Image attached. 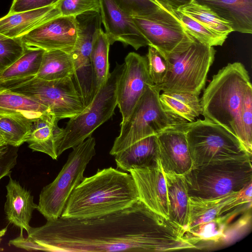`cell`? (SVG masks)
<instances>
[{"label": "cell", "instance_id": "cell-4", "mask_svg": "<svg viewBox=\"0 0 252 252\" xmlns=\"http://www.w3.org/2000/svg\"><path fill=\"white\" fill-rule=\"evenodd\" d=\"M184 176L190 197L211 199L238 192L252 182V157L192 167Z\"/></svg>", "mask_w": 252, "mask_h": 252}, {"label": "cell", "instance_id": "cell-24", "mask_svg": "<svg viewBox=\"0 0 252 252\" xmlns=\"http://www.w3.org/2000/svg\"><path fill=\"white\" fill-rule=\"evenodd\" d=\"M168 203V219L184 229L187 227L189 197L184 175L164 172Z\"/></svg>", "mask_w": 252, "mask_h": 252}, {"label": "cell", "instance_id": "cell-41", "mask_svg": "<svg viewBox=\"0 0 252 252\" xmlns=\"http://www.w3.org/2000/svg\"><path fill=\"white\" fill-rule=\"evenodd\" d=\"M7 231V228H4L1 230H0V243L2 240V237L5 234L6 232ZM3 249L0 247V252L2 251Z\"/></svg>", "mask_w": 252, "mask_h": 252}, {"label": "cell", "instance_id": "cell-18", "mask_svg": "<svg viewBox=\"0 0 252 252\" xmlns=\"http://www.w3.org/2000/svg\"><path fill=\"white\" fill-rule=\"evenodd\" d=\"M60 15L56 4L29 11L7 13L0 18V33L10 37H20Z\"/></svg>", "mask_w": 252, "mask_h": 252}, {"label": "cell", "instance_id": "cell-19", "mask_svg": "<svg viewBox=\"0 0 252 252\" xmlns=\"http://www.w3.org/2000/svg\"><path fill=\"white\" fill-rule=\"evenodd\" d=\"M6 188V200L4 208L6 218L10 222L27 231L31 227L29 223L33 211L37 209V204L33 202L31 192L10 176Z\"/></svg>", "mask_w": 252, "mask_h": 252}, {"label": "cell", "instance_id": "cell-5", "mask_svg": "<svg viewBox=\"0 0 252 252\" xmlns=\"http://www.w3.org/2000/svg\"><path fill=\"white\" fill-rule=\"evenodd\" d=\"M124 63H117L110 73L106 85L84 110L70 118L64 128H61L56 141L57 156L65 150L77 146L100 126L111 118L117 106V84Z\"/></svg>", "mask_w": 252, "mask_h": 252}, {"label": "cell", "instance_id": "cell-26", "mask_svg": "<svg viewBox=\"0 0 252 252\" xmlns=\"http://www.w3.org/2000/svg\"><path fill=\"white\" fill-rule=\"evenodd\" d=\"M159 100L168 113L187 122H192L202 114L199 95L182 92H163Z\"/></svg>", "mask_w": 252, "mask_h": 252}, {"label": "cell", "instance_id": "cell-15", "mask_svg": "<svg viewBox=\"0 0 252 252\" xmlns=\"http://www.w3.org/2000/svg\"><path fill=\"white\" fill-rule=\"evenodd\" d=\"M98 0L101 23L110 45L119 41L135 50L149 45L132 17L121 9L115 0Z\"/></svg>", "mask_w": 252, "mask_h": 252}, {"label": "cell", "instance_id": "cell-12", "mask_svg": "<svg viewBox=\"0 0 252 252\" xmlns=\"http://www.w3.org/2000/svg\"><path fill=\"white\" fill-rule=\"evenodd\" d=\"M154 85L148 71L147 59L130 52L125 59L124 67L117 87V102L126 121L146 88Z\"/></svg>", "mask_w": 252, "mask_h": 252}, {"label": "cell", "instance_id": "cell-9", "mask_svg": "<svg viewBox=\"0 0 252 252\" xmlns=\"http://www.w3.org/2000/svg\"><path fill=\"white\" fill-rule=\"evenodd\" d=\"M95 146V139L91 136L74 147L55 180L42 189L37 210L47 220L61 217L70 195L84 179L86 166L96 154Z\"/></svg>", "mask_w": 252, "mask_h": 252}, {"label": "cell", "instance_id": "cell-16", "mask_svg": "<svg viewBox=\"0 0 252 252\" xmlns=\"http://www.w3.org/2000/svg\"><path fill=\"white\" fill-rule=\"evenodd\" d=\"M128 172L134 181L139 200L151 210L168 219L166 181L159 159Z\"/></svg>", "mask_w": 252, "mask_h": 252}, {"label": "cell", "instance_id": "cell-31", "mask_svg": "<svg viewBox=\"0 0 252 252\" xmlns=\"http://www.w3.org/2000/svg\"><path fill=\"white\" fill-rule=\"evenodd\" d=\"M175 11L187 32L200 42L213 47L221 46L227 38V36L217 33L180 11Z\"/></svg>", "mask_w": 252, "mask_h": 252}, {"label": "cell", "instance_id": "cell-23", "mask_svg": "<svg viewBox=\"0 0 252 252\" xmlns=\"http://www.w3.org/2000/svg\"><path fill=\"white\" fill-rule=\"evenodd\" d=\"M45 51L26 45L23 54L0 73V87L8 88L35 77Z\"/></svg>", "mask_w": 252, "mask_h": 252}, {"label": "cell", "instance_id": "cell-7", "mask_svg": "<svg viewBox=\"0 0 252 252\" xmlns=\"http://www.w3.org/2000/svg\"><path fill=\"white\" fill-rule=\"evenodd\" d=\"M160 92L155 85L146 88L128 119L121 122L120 134L114 141L111 155L114 156L136 141L187 122L163 109L159 100Z\"/></svg>", "mask_w": 252, "mask_h": 252}, {"label": "cell", "instance_id": "cell-42", "mask_svg": "<svg viewBox=\"0 0 252 252\" xmlns=\"http://www.w3.org/2000/svg\"><path fill=\"white\" fill-rule=\"evenodd\" d=\"M6 144L4 138L0 133V147Z\"/></svg>", "mask_w": 252, "mask_h": 252}, {"label": "cell", "instance_id": "cell-17", "mask_svg": "<svg viewBox=\"0 0 252 252\" xmlns=\"http://www.w3.org/2000/svg\"><path fill=\"white\" fill-rule=\"evenodd\" d=\"M239 192L211 199L189 197V218L185 229L187 238L194 245L200 234L223 214V207Z\"/></svg>", "mask_w": 252, "mask_h": 252}, {"label": "cell", "instance_id": "cell-2", "mask_svg": "<svg viewBox=\"0 0 252 252\" xmlns=\"http://www.w3.org/2000/svg\"><path fill=\"white\" fill-rule=\"evenodd\" d=\"M139 200L130 173L110 167L84 177L73 190L61 215L65 219L98 217L127 208Z\"/></svg>", "mask_w": 252, "mask_h": 252}, {"label": "cell", "instance_id": "cell-11", "mask_svg": "<svg viewBox=\"0 0 252 252\" xmlns=\"http://www.w3.org/2000/svg\"><path fill=\"white\" fill-rule=\"evenodd\" d=\"M132 18L149 45L156 48L164 58L185 51L194 41L175 10L163 7L148 16Z\"/></svg>", "mask_w": 252, "mask_h": 252}, {"label": "cell", "instance_id": "cell-25", "mask_svg": "<svg viewBox=\"0 0 252 252\" xmlns=\"http://www.w3.org/2000/svg\"><path fill=\"white\" fill-rule=\"evenodd\" d=\"M110 45L106 33L102 29H99L95 35L91 53L92 70L91 102L106 85L109 77Z\"/></svg>", "mask_w": 252, "mask_h": 252}, {"label": "cell", "instance_id": "cell-29", "mask_svg": "<svg viewBox=\"0 0 252 252\" xmlns=\"http://www.w3.org/2000/svg\"><path fill=\"white\" fill-rule=\"evenodd\" d=\"M0 110L21 113L33 118L51 113L47 107L35 99L2 87H0Z\"/></svg>", "mask_w": 252, "mask_h": 252}, {"label": "cell", "instance_id": "cell-8", "mask_svg": "<svg viewBox=\"0 0 252 252\" xmlns=\"http://www.w3.org/2000/svg\"><path fill=\"white\" fill-rule=\"evenodd\" d=\"M216 50L196 39L185 51L165 58L167 71L164 81L156 85L163 92H182L199 95L204 89Z\"/></svg>", "mask_w": 252, "mask_h": 252}, {"label": "cell", "instance_id": "cell-39", "mask_svg": "<svg viewBox=\"0 0 252 252\" xmlns=\"http://www.w3.org/2000/svg\"><path fill=\"white\" fill-rule=\"evenodd\" d=\"M23 230L21 229V233L18 237L10 240L9 241V245L13 246L17 248L22 249L28 251H46V249L44 246L37 243L29 237H24Z\"/></svg>", "mask_w": 252, "mask_h": 252}, {"label": "cell", "instance_id": "cell-10", "mask_svg": "<svg viewBox=\"0 0 252 252\" xmlns=\"http://www.w3.org/2000/svg\"><path fill=\"white\" fill-rule=\"evenodd\" d=\"M5 88L35 99L47 107L58 120L70 119L85 108L72 77L47 81L34 77Z\"/></svg>", "mask_w": 252, "mask_h": 252}, {"label": "cell", "instance_id": "cell-40", "mask_svg": "<svg viewBox=\"0 0 252 252\" xmlns=\"http://www.w3.org/2000/svg\"><path fill=\"white\" fill-rule=\"evenodd\" d=\"M162 7L173 10H178L182 6L190 3L193 0H155Z\"/></svg>", "mask_w": 252, "mask_h": 252}, {"label": "cell", "instance_id": "cell-13", "mask_svg": "<svg viewBox=\"0 0 252 252\" xmlns=\"http://www.w3.org/2000/svg\"><path fill=\"white\" fill-rule=\"evenodd\" d=\"M24 44L45 51L61 50L71 53L77 38L75 17L60 15L20 37Z\"/></svg>", "mask_w": 252, "mask_h": 252}, {"label": "cell", "instance_id": "cell-34", "mask_svg": "<svg viewBox=\"0 0 252 252\" xmlns=\"http://www.w3.org/2000/svg\"><path fill=\"white\" fill-rule=\"evenodd\" d=\"M119 7L132 17H146L162 7L155 0H115Z\"/></svg>", "mask_w": 252, "mask_h": 252}, {"label": "cell", "instance_id": "cell-1", "mask_svg": "<svg viewBox=\"0 0 252 252\" xmlns=\"http://www.w3.org/2000/svg\"><path fill=\"white\" fill-rule=\"evenodd\" d=\"M30 227L28 237L48 252H170L193 249L185 229L139 200L98 217L47 220Z\"/></svg>", "mask_w": 252, "mask_h": 252}, {"label": "cell", "instance_id": "cell-22", "mask_svg": "<svg viewBox=\"0 0 252 252\" xmlns=\"http://www.w3.org/2000/svg\"><path fill=\"white\" fill-rule=\"evenodd\" d=\"M58 120L50 113L43 114L33 122L32 129L26 142L33 151L40 152L57 159L56 141L61 131Z\"/></svg>", "mask_w": 252, "mask_h": 252}, {"label": "cell", "instance_id": "cell-6", "mask_svg": "<svg viewBox=\"0 0 252 252\" xmlns=\"http://www.w3.org/2000/svg\"><path fill=\"white\" fill-rule=\"evenodd\" d=\"M192 167L223 160L252 157L238 138L207 119L184 124Z\"/></svg>", "mask_w": 252, "mask_h": 252}, {"label": "cell", "instance_id": "cell-38", "mask_svg": "<svg viewBox=\"0 0 252 252\" xmlns=\"http://www.w3.org/2000/svg\"><path fill=\"white\" fill-rule=\"evenodd\" d=\"M60 0H13L8 13L29 11L57 4Z\"/></svg>", "mask_w": 252, "mask_h": 252}, {"label": "cell", "instance_id": "cell-35", "mask_svg": "<svg viewBox=\"0 0 252 252\" xmlns=\"http://www.w3.org/2000/svg\"><path fill=\"white\" fill-rule=\"evenodd\" d=\"M146 55L150 77L155 85L160 84L164 81L167 71L165 58L154 47L148 46Z\"/></svg>", "mask_w": 252, "mask_h": 252}, {"label": "cell", "instance_id": "cell-27", "mask_svg": "<svg viewBox=\"0 0 252 252\" xmlns=\"http://www.w3.org/2000/svg\"><path fill=\"white\" fill-rule=\"evenodd\" d=\"M36 118L21 113L0 110V133L6 143L19 147L26 142Z\"/></svg>", "mask_w": 252, "mask_h": 252}, {"label": "cell", "instance_id": "cell-21", "mask_svg": "<svg viewBox=\"0 0 252 252\" xmlns=\"http://www.w3.org/2000/svg\"><path fill=\"white\" fill-rule=\"evenodd\" d=\"M158 156L157 135H152L136 141L114 156L117 168L129 172L152 164L158 159Z\"/></svg>", "mask_w": 252, "mask_h": 252}, {"label": "cell", "instance_id": "cell-33", "mask_svg": "<svg viewBox=\"0 0 252 252\" xmlns=\"http://www.w3.org/2000/svg\"><path fill=\"white\" fill-rule=\"evenodd\" d=\"M242 129V145L252 155V87L250 86L245 94L241 115Z\"/></svg>", "mask_w": 252, "mask_h": 252}, {"label": "cell", "instance_id": "cell-37", "mask_svg": "<svg viewBox=\"0 0 252 252\" xmlns=\"http://www.w3.org/2000/svg\"><path fill=\"white\" fill-rule=\"evenodd\" d=\"M19 147L5 144L0 147V180L10 176L11 170L16 165Z\"/></svg>", "mask_w": 252, "mask_h": 252}, {"label": "cell", "instance_id": "cell-28", "mask_svg": "<svg viewBox=\"0 0 252 252\" xmlns=\"http://www.w3.org/2000/svg\"><path fill=\"white\" fill-rule=\"evenodd\" d=\"M74 65L70 53L61 50L45 51L36 77L47 81L73 77Z\"/></svg>", "mask_w": 252, "mask_h": 252}, {"label": "cell", "instance_id": "cell-36", "mask_svg": "<svg viewBox=\"0 0 252 252\" xmlns=\"http://www.w3.org/2000/svg\"><path fill=\"white\" fill-rule=\"evenodd\" d=\"M61 15L75 17L90 11H99L98 0H60L56 4Z\"/></svg>", "mask_w": 252, "mask_h": 252}, {"label": "cell", "instance_id": "cell-20", "mask_svg": "<svg viewBox=\"0 0 252 252\" xmlns=\"http://www.w3.org/2000/svg\"><path fill=\"white\" fill-rule=\"evenodd\" d=\"M229 23L233 32L252 33V0H193Z\"/></svg>", "mask_w": 252, "mask_h": 252}, {"label": "cell", "instance_id": "cell-3", "mask_svg": "<svg viewBox=\"0 0 252 252\" xmlns=\"http://www.w3.org/2000/svg\"><path fill=\"white\" fill-rule=\"evenodd\" d=\"M250 86L245 66L240 62L229 63L213 76L200 99L201 114L204 118L225 128L241 143L242 108L245 94Z\"/></svg>", "mask_w": 252, "mask_h": 252}, {"label": "cell", "instance_id": "cell-30", "mask_svg": "<svg viewBox=\"0 0 252 252\" xmlns=\"http://www.w3.org/2000/svg\"><path fill=\"white\" fill-rule=\"evenodd\" d=\"M178 10L220 34L228 36L233 32L228 23L220 18L207 6L194 0L180 8Z\"/></svg>", "mask_w": 252, "mask_h": 252}, {"label": "cell", "instance_id": "cell-14", "mask_svg": "<svg viewBox=\"0 0 252 252\" xmlns=\"http://www.w3.org/2000/svg\"><path fill=\"white\" fill-rule=\"evenodd\" d=\"M184 123L173 126L157 135L158 158L165 173L185 175L192 167Z\"/></svg>", "mask_w": 252, "mask_h": 252}, {"label": "cell", "instance_id": "cell-32", "mask_svg": "<svg viewBox=\"0 0 252 252\" xmlns=\"http://www.w3.org/2000/svg\"><path fill=\"white\" fill-rule=\"evenodd\" d=\"M25 47L20 37H10L0 33V73L23 54Z\"/></svg>", "mask_w": 252, "mask_h": 252}]
</instances>
